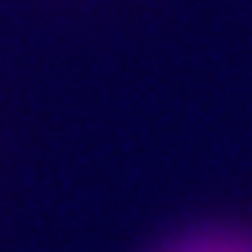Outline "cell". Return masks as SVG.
<instances>
[{"instance_id":"6da1fadb","label":"cell","mask_w":252,"mask_h":252,"mask_svg":"<svg viewBox=\"0 0 252 252\" xmlns=\"http://www.w3.org/2000/svg\"><path fill=\"white\" fill-rule=\"evenodd\" d=\"M164 252H252V236L233 233V229H206L180 239Z\"/></svg>"}]
</instances>
